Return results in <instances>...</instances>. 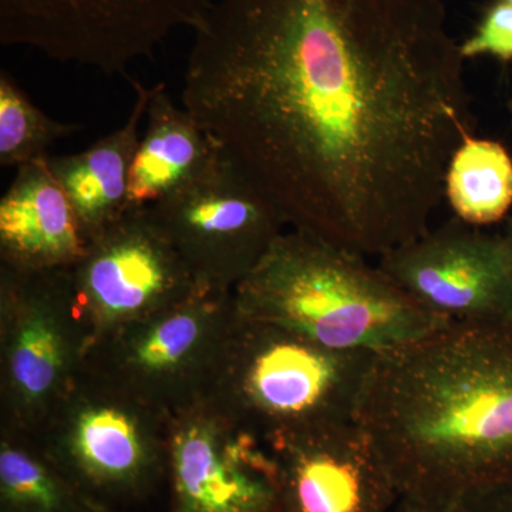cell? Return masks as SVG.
Instances as JSON below:
<instances>
[{
  "mask_svg": "<svg viewBox=\"0 0 512 512\" xmlns=\"http://www.w3.org/2000/svg\"><path fill=\"white\" fill-rule=\"evenodd\" d=\"M504 234L507 235L512 244V215H510V217L507 218V222H505Z\"/></svg>",
  "mask_w": 512,
  "mask_h": 512,
  "instance_id": "23",
  "label": "cell"
},
{
  "mask_svg": "<svg viewBox=\"0 0 512 512\" xmlns=\"http://www.w3.org/2000/svg\"><path fill=\"white\" fill-rule=\"evenodd\" d=\"M99 512H121V511H114V510H101Z\"/></svg>",
  "mask_w": 512,
  "mask_h": 512,
  "instance_id": "25",
  "label": "cell"
},
{
  "mask_svg": "<svg viewBox=\"0 0 512 512\" xmlns=\"http://www.w3.org/2000/svg\"><path fill=\"white\" fill-rule=\"evenodd\" d=\"M147 127L128 181V211L154 207L204 174L222 150L190 111L175 106L164 84L151 90Z\"/></svg>",
  "mask_w": 512,
  "mask_h": 512,
  "instance_id": "15",
  "label": "cell"
},
{
  "mask_svg": "<svg viewBox=\"0 0 512 512\" xmlns=\"http://www.w3.org/2000/svg\"><path fill=\"white\" fill-rule=\"evenodd\" d=\"M204 285L234 291L284 234V212L224 153L183 190L150 207Z\"/></svg>",
  "mask_w": 512,
  "mask_h": 512,
  "instance_id": "9",
  "label": "cell"
},
{
  "mask_svg": "<svg viewBox=\"0 0 512 512\" xmlns=\"http://www.w3.org/2000/svg\"><path fill=\"white\" fill-rule=\"evenodd\" d=\"M167 416L80 373L32 437L90 500L120 511L167 484Z\"/></svg>",
  "mask_w": 512,
  "mask_h": 512,
  "instance_id": "6",
  "label": "cell"
},
{
  "mask_svg": "<svg viewBox=\"0 0 512 512\" xmlns=\"http://www.w3.org/2000/svg\"><path fill=\"white\" fill-rule=\"evenodd\" d=\"M399 495L512 484V322L450 323L376 356L356 414Z\"/></svg>",
  "mask_w": 512,
  "mask_h": 512,
  "instance_id": "2",
  "label": "cell"
},
{
  "mask_svg": "<svg viewBox=\"0 0 512 512\" xmlns=\"http://www.w3.org/2000/svg\"><path fill=\"white\" fill-rule=\"evenodd\" d=\"M460 507L463 512H512V484L468 498Z\"/></svg>",
  "mask_w": 512,
  "mask_h": 512,
  "instance_id": "21",
  "label": "cell"
},
{
  "mask_svg": "<svg viewBox=\"0 0 512 512\" xmlns=\"http://www.w3.org/2000/svg\"><path fill=\"white\" fill-rule=\"evenodd\" d=\"M0 336L3 424L36 436L79 379L89 342L70 268L0 266Z\"/></svg>",
  "mask_w": 512,
  "mask_h": 512,
  "instance_id": "7",
  "label": "cell"
},
{
  "mask_svg": "<svg viewBox=\"0 0 512 512\" xmlns=\"http://www.w3.org/2000/svg\"><path fill=\"white\" fill-rule=\"evenodd\" d=\"M376 356L326 348L238 313L205 397L266 443L355 421Z\"/></svg>",
  "mask_w": 512,
  "mask_h": 512,
  "instance_id": "4",
  "label": "cell"
},
{
  "mask_svg": "<svg viewBox=\"0 0 512 512\" xmlns=\"http://www.w3.org/2000/svg\"><path fill=\"white\" fill-rule=\"evenodd\" d=\"M444 198L458 220L484 228L510 217L512 156L500 141L467 137L444 177Z\"/></svg>",
  "mask_w": 512,
  "mask_h": 512,
  "instance_id": "18",
  "label": "cell"
},
{
  "mask_svg": "<svg viewBox=\"0 0 512 512\" xmlns=\"http://www.w3.org/2000/svg\"><path fill=\"white\" fill-rule=\"evenodd\" d=\"M508 113H510L511 127H512V97L507 103Z\"/></svg>",
  "mask_w": 512,
  "mask_h": 512,
  "instance_id": "24",
  "label": "cell"
},
{
  "mask_svg": "<svg viewBox=\"0 0 512 512\" xmlns=\"http://www.w3.org/2000/svg\"><path fill=\"white\" fill-rule=\"evenodd\" d=\"M70 272L89 342L160 311L204 285L150 207L128 211L92 239Z\"/></svg>",
  "mask_w": 512,
  "mask_h": 512,
  "instance_id": "12",
  "label": "cell"
},
{
  "mask_svg": "<svg viewBox=\"0 0 512 512\" xmlns=\"http://www.w3.org/2000/svg\"><path fill=\"white\" fill-rule=\"evenodd\" d=\"M137 97L126 123L113 133L70 156H47L50 170L79 220L86 244L99 237L128 212V181L146 117L151 90L131 82Z\"/></svg>",
  "mask_w": 512,
  "mask_h": 512,
  "instance_id": "16",
  "label": "cell"
},
{
  "mask_svg": "<svg viewBox=\"0 0 512 512\" xmlns=\"http://www.w3.org/2000/svg\"><path fill=\"white\" fill-rule=\"evenodd\" d=\"M37 109L6 70L0 72V165L19 168L47 156V148L82 130Z\"/></svg>",
  "mask_w": 512,
  "mask_h": 512,
  "instance_id": "19",
  "label": "cell"
},
{
  "mask_svg": "<svg viewBox=\"0 0 512 512\" xmlns=\"http://www.w3.org/2000/svg\"><path fill=\"white\" fill-rule=\"evenodd\" d=\"M237 316L234 291L202 285L90 340L82 373L158 412H174L210 392Z\"/></svg>",
  "mask_w": 512,
  "mask_h": 512,
  "instance_id": "5",
  "label": "cell"
},
{
  "mask_svg": "<svg viewBox=\"0 0 512 512\" xmlns=\"http://www.w3.org/2000/svg\"><path fill=\"white\" fill-rule=\"evenodd\" d=\"M47 156L16 168L0 200V266L22 272L72 268L86 251L76 212Z\"/></svg>",
  "mask_w": 512,
  "mask_h": 512,
  "instance_id": "14",
  "label": "cell"
},
{
  "mask_svg": "<svg viewBox=\"0 0 512 512\" xmlns=\"http://www.w3.org/2000/svg\"><path fill=\"white\" fill-rule=\"evenodd\" d=\"M392 512H463L460 505L441 503L416 495H399Z\"/></svg>",
  "mask_w": 512,
  "mask_h": 512,
  "instance_id": "22",
  "label": "cell"
},
{
  "mask_svg": "<svg viewBox=\"0 0 512 512\" xmlns=\"http://www.w3.org/2000/svg\"><path fill=\"white\" fill-rule=\"evenodd\" d=\"M239 315L336 350L389 352L450 323L423 311L366 256L293 228L234 289Z\"/></svg>",
  "mask_w": 512,
  "mask_h": 512,
  "instance_id": "3",
  "label": "cell"
},
{
  "mask_svg": "<svg viewBox=\"0 0 512 512\" xmlns=\"http://www.w3.org/2000/svg\"><path fill=\"white\" fill-rule=\"evenodd\" d=\"M278 467L282 512H392L399 493L355 421L266 441Z\"/></svg>",
  "mask_w": 512,
  "mask_h": 512,
  "instance_id": "13",
  "label": "cell"
},
{
  "mask_svg": "<svg viewBox=\"0 0 512 512\" xmlns=\"http://www.w3.org/2000/svg\"><path fill=\"white\" fill-rule=\"evenodd\" d=\"M214 0H0V42L62 63L123 74L180 29L194 30Z\"/></svg>",
  "mask_w": 512,
  "mask_h": 512,
  "instance_id": "8",
  "label": "cell"
},
{
  "mask_svg": "<svg viewBox=\"0 0 512 512\" xmlns=\"http://www.w3.org/2000/svg\"><path fill=\"white\" fill-rule=\"evenodd\" d=\"M505 2H508L510 5H512V0H505Z\"/></svg>",
  "mask_w": 512,
  "mask_h": 512,
  "instance_id": "26",
  "label": "cell"
},
{
  "mask_svg": "<svg viewBox=\"0 0 512 512\" xmlns=\"http://www.w3.org/2000/svg\"><path fill=\"white\" fill-rule=\"evenodd\" d=\"M460 50L466 60L490 56L504 64L512 63V5L490 0L474 32L460 43Z\"/></svg>",
  "mask_w": 512,
  "mask_h": 512,
  "instance_id": "20",
  "label": "cell"
},
{
  "mask_svg": "<svg viewBox=\"0 0 512 512\" xmlns=\"http://www.w3.org/2000/svg\"><path fill=\"white\" fill-rule=\"evenodd\" d=\"M32 436L6 429L0 440V512H99Z\"/></svg>",
  "mask_w": 512,
  "mask_h": 512,
  "instance_id": "17",
  "label": "cell"
},
{
  "mask_svg": "<svg viewBox=\"0 0 512 512\" xmlns=\"http://www.w3.org/2000/svg\"><path fill=\"white\" fill-rule=\"evenodd\" d=\"M377 266L444 322H512V244L504 232L454 217L380 256Z\"/></svg>",
  "mask_w": 512,
  "mask_h": 512,
  "instance_id": "11",
  "label": "cell"
},
{
  "mask_svg": "<svg viewBox=\"0 0 512 512\" xmlns=\"http://www.w3.org/2000/svg\"><path fill=\"white\" fill-rule=\"evenodd\" d=\"M168 512H282L268 444L207 397L168 413Z\"/></svg>",
  "mask_w": 512,
  "mask_h": 512,
  "instance_id": "10",
  "label": "cell"
},
{
  "mask_svg": "<svg viewBox=\"0 0 512 512\" xmlns=\"http://www.w3.org/2000/svg\"><path fill=\"white\" fill-rule=\"evenodd\" d=\"M183 104L289 225L362 256L430 229L476 119L443 0H214Z\"/></svg>",
  "mask_w": 512,
  "mask_h": 512,
  "instance_id": "1",
  "label": "cell"
}]
</instances>
